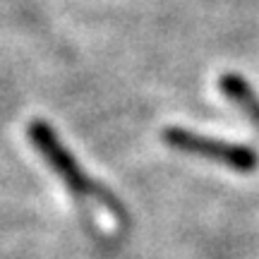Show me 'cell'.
<instances>
[{
    "label": "cell",
    "instance_id": "cell-3",
    "mask_svg": "<svg viewBox=\"0 0 259 259\" xmlns=\"http://www.w3.org/2000/svg\"><path fill=\"white\" fill-rule=\"evenodd\" d=\"M219 89L226 94V99H231L238 108L247 113L259 127V99L250 89V84L245 82L242 77H238V74H223L219 79Z\"/></svg>",
    "mask_w": 259,
    "mask_h": 259
},
{
    "label": "cell",
    "instance_id": "cell-1",
    "mask_svg": "<svg viewBox=\"0 0 259 259\" xmlns=\"http://www.w3.org/2000/svg\"><path fill=\"white\" fill-rule=\"evenodd\" d=\"M29 137L34 142V147L38 149V154L46 158V163L56 170V176L60 178V183L65 190L70 192L74 199L77 209L92 221V226L103 235H115L122 228L120 221V209L111 194L103 187H99L92 178L77 166V161L72 154L60 144V139L56 137V132L51 130V125L41 120H34L29 125Z\"/></svg>",
    "mask_w": 259,
    "mask_h": 259
},
{
    "label": "cell",
    "instance_id": "cell-2",
    "mask_svg": "<svg viewBox=\"0 0 259 259\" xmlns=\"http://www.w3.org/2000/svg\"><path fill=\"white\" fill-rule=\"evenodd\" d=\"M163 139L173 149L219 161V163H223V166H228V168H235L240 173H250V170L257 168L254 151L240 147V144H231V142H221V139H211V137H199V135L180 130V127H168L163 132Z\"/></svg>",
    "mask_w": 259,
    "mask_h": 259
}]
</instances>
